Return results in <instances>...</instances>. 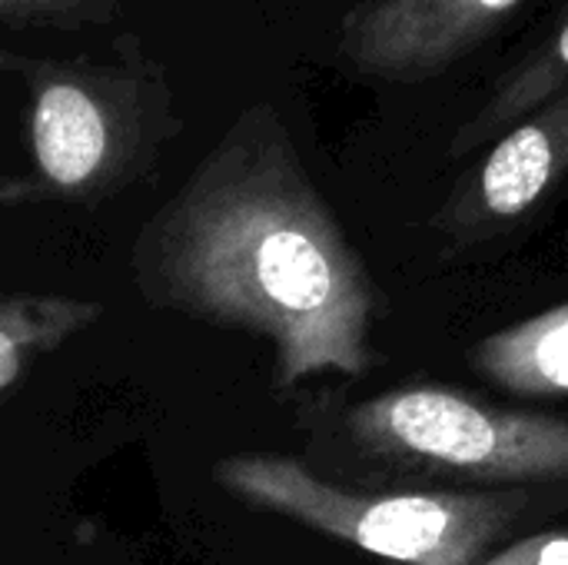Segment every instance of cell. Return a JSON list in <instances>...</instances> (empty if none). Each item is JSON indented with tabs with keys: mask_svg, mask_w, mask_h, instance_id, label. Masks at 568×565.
<instances>
[{
	"mask_svg": "<svg viewBox=\"0 0 568 565\" xmlns=\"http://www.w3.org/2000/svg\"><path fill=\"white\" fill-rule=\"evenodd\" d=\"M136 266L156 306L266 340L280 386L376 363V283L270 107H253L156 213Z\"/></svg>",
	"mask_w": 568,
	"mask_h": 565,
	"instance_id": "obj_1",
	"label": "cell"
},
{
	"mask_svg": "<svg viewBox=\"0 0 568 565\" xmlns=\"http://www.w3.org/2000/svg\"><path fill=\"white\" fill-rule=\"evenodd\" d=\"M216 480L243 503L403 565H473L523 509L519 496H366L329 486L286 456H230Z\"/></svg>",
	"mask_w": 568,
	"mask_h": 565,
	"instance_id": "obj_2",
	"label": "cell"
},
{
	"mask_svg": "<svg viewBox=\"0 0 568 565\" xmlns=\"http://www.w3.org/2000/svg\"><path fill=\"white\" fill-rule=\"evenodd\" d=\"M356 440L393 460L483 480H568V420L406 386L353 410Z\"/></svg>",
	"mask_w": 568,
	"mask_h": 565,
	"instance_id": "obj_3",
	"label": "cell"
},
{
	"mask_svg": "<svg viewBox=\"0 0 568 565\" xmlns=\"http://www.w3.org/2000/svg\"><path fill=\"white\" fill-rule=\"evenodd\" d=\"M33 176L10 180L3 203L93 200L133 167L140 120L133 83L73 63H40L30 73Z\"/></svg>",
	"mask_w": 568,
	"mask_h": 565,
	"instance_id": "obj_4",
	"label": "cell"
},
{
	"mask_svg": "<svg viewBox=\"0 0 568 565\" xmlns=\"http://www.w3.org/2000/svg\"><path fill=\"white\" fill-rule=\"evenodd\" d=\"M523 0H373L346 27V60L379 80L446 70L493 37Z\"/></svg>",
	"mask_w": 568,
	"mask_h": 565,
	"instance_id": "obj_5",
	"label": "cell"
},
{
	"mask_svg": "<svg viewBox=\"0 0 568 565\" xmlns=\"http://www.w3.org/2000/svg\"><path fill=\"white\" fill-rule=\"evenodd\" d=\"M568 173V90L523 117L469 176L446 223L456 233H489L516 223Z\"/></svg>",
	"mask_w": 568,
	"mask_h": 565,
	"instance_id": "obj_6",
	"label": "cell"
},
{
	"mask_svg": "<svg viewBox=\"0 0 568 565\" xmlns=\"http://www.w3.org/2000/svg\"><path fill=\"white\" fill-rule=\"evenodd\" d=\"M473 366L519 396L568 393V303L496 330L473 346Z\"/></svg>",
	"mask_w": 568,
	"mask_h": 565,
	"instance_id": "obj_7",
	"label": "cell"
},
{
	"mask_svg": "<svg viewBox=\"0 0 568 565\" xmlns=\"http://www.w3.org/2000/svg\"><path fill=\"white\" fill-rule=\"evenodd\" d=\"M103 306L73 296L13 293L0 306V393H13L30 363L93 326Z\"/></svg>",
	"mask_w": 568,
	"mask_h": 565,
	"instance_id": "obj_8",
	"label": "cell"
},
{
	"mask_svg": "<svg viewBox=\"0 0 568 565\" xmlns=\"http://www.w3.org/2000/svg\"><path fill=\"white\" fill-rule=\"evenodd\" d=\"M568 90V20L539 43L523 63H516L489 97V103L459 130L456 150L476 147L489 137H496L506 127H516L523 117L536 113L542 103Z\"/></svg>",
	"mask_w": 568,
	"mask_h": 565,
	"instance_id": "obj_9",
	"label": "cell"
},
{
	"mask_svg": "<svg viewBox=\"0 0 568 565\" xmlns=\"http://www.w3.org/2000/svg\"><path fill=\"white\" fill-rule=\"evenodd\" d=\"M7 27L17 23H73L87 17V0H0Z\"/></svg>",
	"mask_w": 568,
	"mask_h": 565,
	"instance_id": "obj_10",
	"label": "cell"
},
{
	"mask_svg": "<svg viewBox=\"0 0 568 565\" xmlns=\"http://www.w3.org/2000/svg\"><path fill=\"white\" fill-rule=\"evenodd\" d=\"M483 565H568V533H546L523 539Z\"/></svg>",
	"mask_w": 568,
	"mask_h": 565,
	"instance_id": "obj_11",
	"label": "cell"
}]
</instances>
